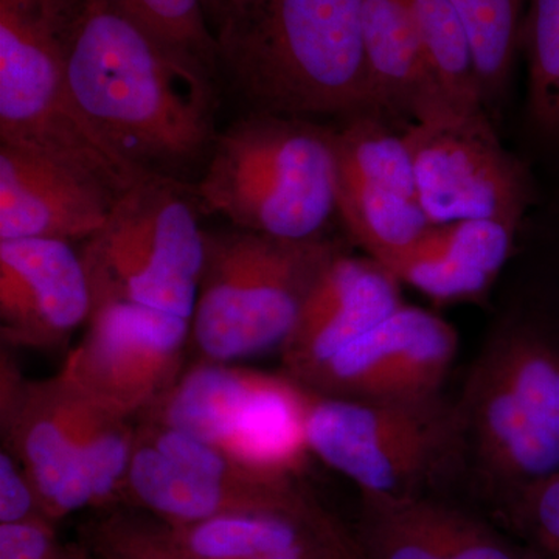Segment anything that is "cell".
Returning <instances> with one entry per match:
<instances>
[{
	"mask_svg": "<svg viewBox=\"0 0 559 559\" xmlns=\"http://www.w3.org/2000/svg\"><path fill=\"white\" fill-rule=\"evenodd\" d=\"M73 105L139 176L183 180L215 143L216 76L180 60L110 0H76L66 50Z\"/></svg>",
	"mask_w": 559,
	"mask_h": 559,
	"instance_id": "obj_1",
	"label": "cell"
},
{
	"mask_svg": "<svg viewBox=\"0 0 559 559\" xmlns=\"http://www.w3.org/2000/svg\"><path fill=\"white\" fill-rule=\"evenodd\" d=\"M215 36L219 73L252 112L378 114L360 0H235Z\"/></svg>",
	"mask_w": 559,
	"mask_h": 559,
	"instance_id": "obj_2",
	"label": "cell"
},
{
	"mask_svg": "<svg viewBox=\"0 0 559 559\" xmlns=\"http://www.w3.org/2000/svg\"><path fill=\"white\" fill-rule=\"evenodd\" d=\"M457 407L502 506L559 471V290L547 280L491 334Z\"/></svg>",
	"mask_w": 559,
	"mask_h": 559,
	"instance_id": "obj_3",
	"label": "cell"
},
{
	"mask_svg": "<svg viewBox=\"0 0 559 559\" xmlns=\"http://www.w3.org/2000/svg\"><path fill=\"white\" fill-rule=\"evenodd\" d=\"M193 191L204 215L237 229L325 237L337 216L333 127L250 110L218 132Z\"/></svg>",
	"mask_w": 559,
	"mask_h": 559,
	"instance_id": "obj_4",
	"label": "cell"
},
{
	"mask_svg": "<svg viewBox=\"0 0 559 559\" xmlns=\"http://www.w3.org/2000/svg\"><path fill=\"white\" fill-rule=\"evenodd\" d=\"M342 250L326 235L293 241L237 227L205 231L191 344L223 364L282 349L311 286Z\"/></svg>",
	"mask_w": 559,
	"mask_h": 559,
	"instance_id": "obj_5",
	"label": "cell"
},
{
	"mask_svg": "<svg viewBox=\"0 0 559 559\" xmlns=\"http://www.w3.org/2000/svg\"><path fill=\"white\" fill-rule=\"evenodd\" d=\"M76 0H0V143L61 162L120 194L145 176L117 160L70 97Z\"/></svg>",
	"mask_w": 559,
	"mask_h": 559,
	"instance_id": "obj_6",
	"label": "cell"
},
{
	"mask_svg": "<svg viewBox=\"0 0 559 559\" xmlns=\"http://www.w3.org/2000/svg\"><path fill=\"white\" fill-rule=\"evenodd\" d=\"M201 215L183 180L151 175L121 191L80 250L92 310L131 305L191 320L205 259Z\"/></svg>",
	"mask_w": 559,
	"mask_h": 559,
	"instance_id": "obj_7",
	"label": "cell"
},
{
	"mask_svg": "<svg viewBox=\"0 0 559 559\" xmlns=\"http://www.w3.org/2000/svg\"><path fill=\"white\" fill-rule=\"evenodd\" d=\"M307 439L311 454L360 495H418L465 448L457 404L440 396L373 401L310 390Z\"/></svg>",
	"mask_w": 559,
	"mask_h": 559,
	"instance_id": "obj_8",
	"label": "cell"
},
{
	"mask_svg": "<svg viewBox=\"0 0 559 559\" xmlns=\"http://www.w3.org/2000/svg\"><path fill=\"white\" fill-rule=\"evenodd\" d=\"M308 400L310 390L288 374L205 364L182 390L179 423L257 473L296 480L311 454Z\"/></svg>",
	"mask_w": 559,
	"mask_h": 559,
	"instance_id": "obj_9",
	"label": "cell"
},
{
	"mask_svg": "<svg viewBox=\"0 0 559 559\" xmlns=\"http://www.w3.org/2000/svg\"><path fill=\"white\" fill-rule=\"evenodd\" d=\"M430 223L499 219L522 227L540 197L528 164L500 142L488 110L403 128Z\"/></svg>",
	"mask_w": 559,
	"mask_h": 559,
	"instance_id": "obj_10",
	"label": "cell"
},
{
	"mask_svg": "<svg viewBox=\"0 0 559 559\" xmlns=\"http://www.w3.org/2000/svg\"><path fill=\"white\" fill-rule=\"evenodd\" d=\"M337 216L349 240L388 266L428 229L403 130L378 114L333 124Z\"/></svg>",
	"mask_w": 559,
	"mask_h": 559,
	"instance_id": "obj_11",
	"label": "cell"
},
{
	"mask_svg": "<svg viewBox=\"0 0 559 559\" xmlns=\"http://www.w3.org/2000/svg\"><path fill=\"white\" fill-rule=\"evenodd\" d=\"M190 325L131 305L95 308L58 374L92 403L138 418L183 373Z\"/></svg>",
	"mask_w": 559,
	"mask_h": 559,
	"instance_id": "obj_12",
	"label": "cell"
},
{
	"mask_svg": "<svg viewBox=\"0 0 559 559\" xmlns=\"http://www.w3.org/2000/svg\"><path fill=\"white\" fill-rule=\"evenodd\" d=\"M2 414L7 451L20 462L38 495L44 516L60 522L92 509L83 462L90 401L62 380L27 381L2 356Z\"/></svg>",
	"mask_w": 559,
	"mask_h": 559,
	"instance_id": "obj_13",
	"label": "cell"
},
{
	"mask_svg": "<svg viewBox=\"0 0 559 559\" xmlns=\"http://www.w3.org/2000/svg\"><path fill=\"white\" fill-rule=\"evenodd\" d=\"M457 349V331L447 320L403 304L301 385L340 399H437Z\"/></svg>",
	"mask_w": 559,
	"mask_h": 559,
	"instance_id": "obj_14",
	"label": "cell"
},
{
	"mask_svg": "<svg viewBox=\"0 0 559 559\" xmlns=\"http://www.w3.org/2000/svg\"><path fill=\"white\" fill-rule=\"evenodd\" d=\"M92 293L80 250L60 240L0 241V333L14 347H60L87 323Z\"/></svg>",
	"mask_w": 559,
	"mask_h": 559,
	"instance_id": "obj_15",
	"label": "cell"
},
{
	"mask_svg": "<svg viewBox=\"0 0 559 559\" xmlns=\"http://www.w3.org/2000/svg\"><path fill=\"white\" fill-rule=\"evenodd\" d=\"M401 283L380 261L342 250L320 272L282 353L286 373L300 384L399 310Z\"/></svg>",
	"mask_w": 559,
	"mask_h": 559,
	"instance_id": "obj_16",
	"label": "cell"
},
{
	"mask_svg": "<svg viewBox=\"0 0 559 559\" xmlns=\"http://www.w3.org/2000/svg\"><path fill=\"white\" fill-rule=\"evenodd\" d=\"M119 194L75 168L0 143V241H86Z\"/></svg>",
	"mask_w": 559,
	"mask_h": 559,
	"instance_id": "obj_17",
	"label": "cell"
},
{
	"mask_svg": "<svg viewBox=\"0 0 559 559\" xmlns=\"http://www.w3.org/2000/svg\"><path fill=\"white\" fill-rule=\"evenodd\" d=\"M353 535L366 559H543L465 511L419 495H360Z\"/></svg>",
	"mask_w": 559,
	"mask_h": 559,
	"instance_id": "obj_18",
	"label": "cell"
},
{
	"mask_svg": "<svg viewBox=\"0 0 559 559\" xmlns=\"http://www.w3.org/2000/svg\"><path fill=\"white\" fill-rule=\"evenodd\" d=\"M520 231L499 219L432 223L385 267L401 285L439 304L480 299L510 260Z\"/></svg>",
	"mask_w": 559,
	"mask_h": 559,
	"instance_id": "obj_19",
	"label": "cell"
},
{
	"mask_svg": "<svg viewBox=\"0 0 559 559\" xmlns=\"http://www.w3.org/2000/svg\"><path fill=\"white\" fill-rule=\"evenodd\" d=\"M364 50L378 114L403 130L465 112L443 94L407 0H360ZM474 112V110H473Z\"/></svg>",
	"mask_w": 559,
	"mask_h": 559,
	"instance_id": "obj_20",
	"label": "cell"
},
{
	"mask_svg": "<svg viewBox=\"0 0 559 559\" xmlns=\"http://www.w3.org/2000/svg\"><path fill=\"white\" fill-rule=\"evenodd\" d=\"M311 498L299 485L242 489L210 480L173 462L135 432L124 506L145 511L165 524H190L249 511L301 513Z\"/></svg>",
	"mask_w": 559,
	"mask_h": 559,
	"instance_id": "obj_21",
	"label": "cell"
},
{
	"mask_svg": "<svg viewBox=\"0 0 559 559\" xmlns=\"http://www.w3.org/2000/svg\"><path fill=\"white\" fill-rule=\"evenodd\" d=\"M301 513L249 511L190 524L168 525L173 536L201 559H261L310 544L316 538L312 502Z\"/></svg>",
	"mask_w": 559,
	"mask_h": 559,
	"instance_id": "obj_22",
	"label": "cell"
},
{
	"mask_svg": "<svg viewBox=\"0 0 559 559\" xmlns=\"http://www.w3.org/2000/svg\"><path fill=\"white\" fill-rule=\"evenodd\" d=\"M524 128L536 156L559 170V0H527Z\"/></svg>",
	"mask_w": 559,
	"mask_h": 559,
	"instance_id": "obj_23",
	"label": "cell"
},
{
	"mask_svg": "<svg viewBox=\"0 0 559 559\" xmlns=\"http://www.w3.org/2000/svg\"><path fill=\"white\" fill-rule=\"evenodd\" d=\"M426 60L448 100L460 110L485 108L476 55L451 0H407Z\"/></svg>",
	"mask_w": 559,
	"mask_h": 559,
	"instance_id": "obj_24",
	"label": "cell"
},
{
	"mask_svg": "<svg viewBox=\"0 0 559 559\" xmlns=\"http://www.w3.org/2000/svg\"><path fill=\"white\" fill-rule=\"evenodd\" d=\"M468 28L485 108H492L506 98L521 49L527 0H451Z\"/></svg>",
	"mask_w": 559,
	"mask_h": 559,
	"instance_id": "obj_25",
	"label": "cell"
},
{
	"mask_svg": "<svg viewBox=\"0 0 559 559\" xmlns=\"http://www.w3.org/2000/svg\"><path fill=\"white\" fill-rule=\"evenodd\" d=\"M132 419L90 401L83 432V462L90 480L92 510L98 513L124 503L128 471L135 448Z\"/></svg>",
	"mask_w": 559,
	"mask_h": 559,
	"instance_id": "obj_26",
	"label": "cell"
},
{
	"mask_svg": "<svg viewBox=\"0 0 559 559\" xmlns=\"http://www.w3.org/2000/svg\"><path fill=\"white\" fill-rule=\"evenodd\" d=\"M160 46L218 79V46L202 0H110Z\"/></svg>",
	"mask_w": 559,
	"mask_h": 559,
	"instance_id": "obj_27",
	"label": "cell"
},
{
	"mask_svg": "<svg viewBox=\"0 0 559 559\" xmlns=\"http://www.w3.org/2000/svg\"><path fill=\"white\" fill-rule=\"evenodd\" d=\"M80 544L92 559H201L173 536L164 521L131 507L100 511L81 527Z\"/></svg>",
	"mask_w": 559,
	"mask_h": 559,
	"instance_id": "obj_28",
	"label": "cell"
},
{
	"mask_svg": "<svg viewBox=\"0 0 559 559\" xmlns=\"http://www.w3.org/2000/svg\"><path fill=\"white\" fill-rule=\"evenodd\" d=\"M69 551L47 518L0 524V559H68Z\"/></svg>",
	"mask_w": 559,
	"mask_h": 559,
	"instance_id": "obj_29",
	"label": "cell"
},
{
	"mask_svg": "<svg viewBox=\"0 0 559 559\" xmlns=\"http://www.w3.org/2000/svg\"><path fill=\"white\" fill-rule=\"evenodd\" d=\"M44 516L35 487L20 462L3 450L0 454V524H17Z\"/></svg>",
	"mask_w": 559,
	"mask_h": 559,
	"instance_id": "obj_30",
	"label": "cell"
},
{
	"mask_svg": "<svg viewBox=\"0 0 559 559\" xmlns=\"http://www.w3.org/2000/svg\"><path fill=\"white\" fill-rule=\"evenodd\" d=\"M311 520L322 549L323 559H366L356 543L353 530L345 527L334 514L314 499Z\"/></svg>",
	"mask_w": 559,
	"mask_h": 559,
	"instance_id": "obj_31",
	"label": "cell"
},
{
	"mask_svg": "<svg viewBox=\"0 0 559 559\" xmlns=\"http://www.w3.org/2000/svg\"><path fill=\"white\" fill-rule=\"evenodd\" d=\"M535 210L539 212L540 235L547 253L543 278L559 290V179L544 205L538 204Z\"/></svg>",
	"mask_w": 559,
	"mask_h": 559,
	"instance_id": "obj_32",
	"label": "cell"
},
{
	"mask_svg": "<svg viewBox=\"0 0 559 559\" xmlns=\"http://www.w3.org/2000/svg\"><path fill=\"white\" fill-rule=\"evenodd\" d=\"M202 3H204L210 27H212L213 33H216L221 22L224 21L231 5H234L235 0H202Z\"/></svg>",
	"mask_w": 559,
	"mask_h": 559,
	"instance_id": "obj_33",
	"label": "cell"
},
{
	"mask_svg": "<svg viewBox=\"0 0 559 559\" xmlns=\"http://www.w3.org/2000/svg\"><path fill=\"white\" fill-rule=\"evenodd\" d=\"M68 559H91L90 554L84 549L81 544H70V551Z\"/></svg>",
	"mask_w": 559,
	"mask_h": 559,
	"instance_id": "obj_34",
	"label": "cell"
},
{
	"mask_svg": "<svg viewBox=\"0 0 559 559\" xmlns=\"http://www.w3.org/2000/svg\"><path fill=\"white\" fill-rule=\"evenodd\" d=\"M92 559V558H91Z\"/></svg>",
	"mask_w": 559,
	"mask_h": 559,
	"instance_id": "obj_35",
	"label": "cell"
}]
</instances>
